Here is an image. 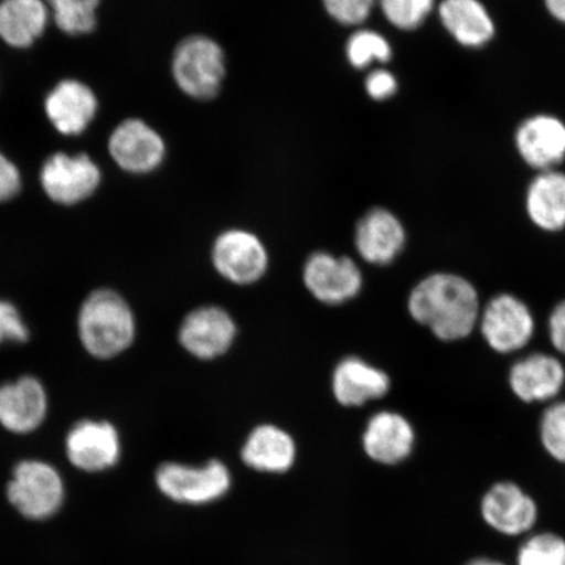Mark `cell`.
Listing matches in <instances>:
<instances>
[{
	"label": "cell",
	"mask_w": 565,
	"mask_h": 565,
	"mask_svg": "<svg viewBox=\"0 0 565 565\" xmlns=\"http://www.w3.org/2000/svg\"><path fill=\"white\" fill-rule=\"evenodd\" d=\"M482 308L476 286L451 273L427 275L407 298L409 318L444 343L463 341L476 333Z\"/></svg>",
	"instance_id": "cell-1"
},
{
	"label": "cell",
	"mask_w": 565,
	"mask_h": 565,
	"mask_svg": "<svg viewBox=\"0 0 565 565\" xmlns=\"http://www.w3.org/2000/svg\"><path fill=\"white\" fill-rule=\"evenodd\" d=\"M136 329L129 303L111 289H98L82 303L77 330L83 348L94 358L110 359L129 349Z\"/></svg>",
	"instance_id": "cell-2"
},
{
	"label": "cell",
	"mask_w": 565,
	"mask_h": 565,
	"mask_svg": "<svg viewBox=\"0 0 565 565\" xmlns=\"http://www.w3.org/2000/svg\"><path fill=\"white\" fill-rule=\"evenodd\" d=\"M478 331L499 355H519L533 341L535 320L525 301L511 294H499L484 303Z\"/></svg>",
	"instance_id": "cell-3"
},
{
	"label": "cell",
	"mask_w": 565,
	"mask_h": 565,
	"mask_svg": "<svg viewBox=\"0 0 565 565\" xmlns=\"http://www.w3.org/2000/svg\"><path fill=\"white\" fill-rule=\"evenodd\" d=\"M7 498L28 520L51 519L65 500V484L51 463L30 459L15 466L7 486Z\"/></svg>",
	"instance_id": "cell-4"
},
{
	"label": "cell",
	"mask_w": 565,
	"mask_h": 565,
	"mask_svg": "<svg viewBox=\"0 0 565 565\" xmlns=\"http://www.w3.org/2000/svg\"><path fill=\"white\" fill-rule=\"evenodd\" d=\"M173 76L186 95L210 100L221 90L225 76L222 47L203 35L183 40L175 49Z\"/></svg>",
	"instance_id": "cell-5"
},
{
	"label": "cell",
	"mask_w": 565,
	"mask_h": 565,
	"mask_svg": "<svg viewBox=\"0 0 565 565\" xmlns=\"http://www.w3.org/2000/svg\"><path fill=\"white\" fill-rule=\"evenodd\" d=\"M157 484L175 503L201 505L221 499L228 492L231 475L227 466L216 459L202 468L168 462L158 469Z\"/></svg>",
	"instance_id": "cell-6"
},
{
	"label": "cell",
	"mask_w": 565,
	"mask_h": 565,
	"mask_svg": "<svg viewBox=\"0 0 565 565\" xmlns=\"http://www.w3.org/2000/svg\"><path fill=\"white\" fill-rule=\"evenodd\" d=\"M508 385L525 405H548L565 388V364L556 353L522 351L508 372Z\"/></svg>",
	"instance_id": "cell-7"
},
{
	"label": "cell",
	"mask_w": 565,
	"mask_h": 565,
	"mask_svg": "<svg viewBox=\"0 0 565 565\" xmlns=\"http://www.w3.org/2000/svg\"><path fill=\"white\" fill-rule=\"evenodd\" d=\"M480 513L489 525L500 534L522 535L539 520V505L524 487L514 480H498L483 492Z\"/></svg>",
	"instance_id": "cell-8"
},
{
	"label": "cell",
	"mask_w": 565,
	"mask_h": 565,
	"mask_svg": "<svg viewBox=\"0 0 565 565\" xmlns=\"http://www.w3.org/2000/svg\"><path fill=\"white\" fill-rule=\"evenodd\" d=\"M102 172L87 154L55 153L41 169V183L55 203L73 206L86 201L100 185Z\"/></svg>",
	"instance_id": "cell-9"
},
{
	"label": "cell",
	"mask_w": 565,
	"mask_h": 565,
	"mask_svg": "<svg viewBox=\"0 0 565 565\" xmlns=\"http://www.w3.org/2000/svg\"><path fill=\"white\" fill-rule=\"evenodd\" d=\"M303 282L318 301L339 306L349 301L363 287V275L349 257H335L327 252L312 254L303 266Z\"/></svg>",
	"instance_id": "cell-10"
},
{
	"label": "cell",
	"mask_w": 565,
	"mask_h": 565,
	"mask_svg": "<svg viewBox=\"0 0 565 565\" xmlns=\"http://www.w3.org/2000/svg\"><path fill=\"white\" fill-rule=\"evenodd\" d=\"M212 263L223 278L235 285H253L264 277L268 256L263 242L253 233L232 230L216 238Z\"/></svg>",
	"instance_id": "cell-11"
},
{
	"label": "cell",
	"mask_w": 565,
	"mask_h": 565,
	"mask_svg": "<svg viewBox=\"0 0 565 565\" xmlns=\"http://www.w3.org/2000/svg\"><path fill=\"white\" fill-rule=\"evenodd\" d=\"M407 244L405 224L391 210L373 209L356 225V249L373 266H393L405 253Z\"/></svg>",
	"instance_id": "cell-12"
},
{
	"label": "cell",
	"mask_w": 565,
	"mask_h": 565,
	"mask_svg": "<svg viewBox=\"0 0 565 565\" xmlns=\"http://www.w3.org/2000/svg\"><path fill=\"white\" fill-rule=\"evenodd\" d=\"M416 440L418 435L412 420L392 408L374 414L363 436L365 454L385 466H397L412 458Z\"/></svg>",
	"instance_id": "cell-13"
},
{
	"label": "cell",
	"mask_w": 565,
	"mask_h": 565,
	"mask_svg": "<svg viewBox=\"0 0 565 565\" xmlns=\"http://www.w3.org/2000/svg\"><path fill=\"white\" fill-rule=\"evenodd\" d=\"M237 333L233 318L221 307H202L190 312L180 329V343L193 356L212 360L231 349Z\"/></svg>",
	"instance_id": "cell-14"
},
{
	"label": "cell",
	"mask_w": 565,
	"mask_h": 565,
	"mask_svg": "<svg viewBox=\"0 0 565 565\" xmlns=\"http://www.w3.org/2000/svg\"><path fill=\"white\" fill-rule=\"evenodd\" d=\"M520 158L535 171H553L565 160V124L553 115L525 119L514 134Z\"/></svg>",
	"instance_id": "cell-15"
},
{
	"label": "cell",
	"mask_w": 565,
	"mask_h": 565,
	"mask_svg": "<svg viewBox=\"0 0 565 565\" xmlns=\"http://www.w3.org/2000/svg\"><path fill=\"white\" fill-rule=\"evenodd\" d=\"M66 454L70 462L82 471L108 470L121 456L118 430L108 422L76 423L66 437Z\"/></svg>",
	"instance_id": "cell-16"
},
{
	"label": "cell",
	"mask_w": 565,
	"mask_h": 565,
	"mask_svg": "<svg viewBox=\"0 0 565 565\" xmlns=\"http://www.w3.org/2000/svg\"><path fill=\"white\" fill-rule=\"evenodd\" d=\"M109 152L124 171L143 174L154 171L164 160L166 145L152 127L140 119H127L113 131Z\"/></svg>",
	"instance_id": "cell-17"
},
{
	"label": "cell",
	"mask_w": 565,
	"mask_h": 565,
	"mask_svg": "<svg viewBox=\"0 0 565 565\" xmlns=\"http://www.w3.org/2000/svg\"><path fill=\"white\" fill-rule=\"evenodd\" d=\"M46 413L47 395L38 379L24 376L0 386V424L10 433H33Z\"/></svg>",
	"instance_id": "cell-18"
},
{
	"label": "cell",
	"mask_w": 565,
	"mask_h": 565,
	"mask_svg": "<svg viewBox=\"0 0 565 565\" xmlns=\"http://www.w3.org/2000/svg\"><path fill=\"white\" fill-rule=\"evenodd\" d=\"M392 388L391 374L356 356L343 359L333 374L334 397L345 407L363 406L366 402L383 399L391 394Z\"/></svg>",
	"instance_id": "cell-19"
},
{
	"label": "cell",
	"mask_w": 565,
	"mask_h": 565,
	"mask_svg": "<svg viewBox=\"0 0 565 565\" xmlns=\"http://www.w3.org/2000/svg\"><path fill=\"white\" fill-rule=\"evenodd\" d=\"M45 111L63 136H81L96 117L97 98L86 84L63 81L47 95Z\"/></svg>",
	"instance_id": "cell-20"
},
{
	"label": "cell",
	"mask_w": 565,
	"mask_h": 565,
	"mask_svg": "<svg viewBox=\"0 0 565 565\" xmlns=\"http://www.w3.org/2000/svg\"><path fill=\"white\" fill-rule=\"evenodd\" d=\"M524 211L534 228L547 235L565 232V173L553 169L536 174L526 188Z\"/></svg>",
	"instance_id": "cell-21"
},
{
	"label": "cell",
	"mask_w": 565,
	"mask_h": 565,
	"mask_svg": "<svg viewBox=\"0 0 565 565\" xmlns=\"http://www.w3.org/2000/svg\"><path fill=\"white\" fill-rule=\"evenodd\" d=\"M439 17L445 30L463 47H483L497 33L491 13L480 0H441Z\"/></svg>",
	"instance_id": "cell-22"
},
{
	"label": "cell",
	"mask_w": 565,
	"mask_h": 565,
	"mask_svg": "<svg viewBox=\"0 0 565 565\" xmlns=\"http://www.w3.org/2000/svg\"><path fill=\"white\" fill-rule=\"evenodd\" d=\"M242 456L244 462L254 470L286 472L295 462V441L285 429L265 424L247 437Z\"/></svg>",
	"instance_id": "cell-23"
},
{
	"label": "cell",
	"mask_w": 565,
	"mask_h": 565,
	"mask_svg": "<svg viewBox=\"0 0 565 565\" xmlns=\"http://www.w3.org/2000/svg\"><path fill=\"white\" fill-rule=\"evenodd\" d=\"M49 11L44 0H0V39L17 49L32 46L46 30Z\"/></svg>",
	"instance_id": "cell-24"
},
{
	"label": "cell",
	"mask_w": 565,
	"mask_h": 565,
	"mask_svg": "<svg viewBox=\"0 0 565 565\" xmlns=\"http://www.w3.org/2000/svg\"><path fill=\"white\" fill-rule=\"evenodd\" d=\"M53 11L55 24L70 35L87 34L95 30L96 11L100 0H44Z\"/></svg>",
	"instance_id": "cell-25"
},
{
	"label": "cell",
	"mask_w": 565,
	"mask_h": 565,
	"mask_svg": "<svg viewBox=\"0 0 565 565\" xmlns=\"http://www.w3.org/2000/svg\"><path fill=\"white\" fill-rule=\"evenodd\" d=\"M539 430L547 456L565 466V398L551 402L543 408Z\"/></svg>",
	"instance_id": "cell-26"
},
{
	"label": "cell",
	"mask_w": 565,
	"mask_h": 565,
	"mask_svg": "<svg viewBox=\"0 0 565 565\" xmlns=\"http://www.w3.org/2000/svg\"><path fill=\"white\" fill-rule=\"evenodd\" d=\"M518 565H565V540L555 533H539L522 543Z\"/></svg>",
	"instance_id": "cell-27"
},
{
	"label": "cell",
	"mask_w": 565,
	"mask_h": 565,
	"mask_svg": "<svg viewBox=\"0 0 565 565\" xmlns=\"http://www.w3.org/2000/svg\"><path fill=\"white\" fill-rule=\"evenodd\" d=\"M348 55L353 67L365 68L374 61H391L392 47L384 35L373 31H359L349 40Z\"/></svg>",
	"instance_id": "cell-28"
},
{
	"label": "cell",
	"mask_w": 565,
	"mask_h": 565,
	"mask_svg": "<svg viewBox=\"0 0 565 565\" xmlns=\"http://www.w3.org/2000/svg\"><path fill=\"white\" fill-rule=\"evenodd\" d=\"M388 23L402 31H415L433 12L435 0H380Z\"/></svg>",
	"instance_id": "cell-29"
},
{
	"label": "cell",
	"mask_w": 565,
	"mask_h": 565,
	"mask_svg": "<svg viewBox=\"0 0 565 565\" xmlns=\"http://www.w3.org/2000/svg\"><path fill=\"white\" fill-rule=\"evenodd\" d=\"M376 0H323L328 12L339 23L358 25L370 18Z\"/></svg>",
	"instance_id": "cell-30"
},
{
	"label": "cell",
	"mask_w": 565,
	"mask_h": 565,
	"mask_svg": "<svg viewBox=\"0 0 565 565\" xmlns=\"http://www.w3.org/2000/svg\"><path fill=\"white\" fill-rule=\"evenodd\" d=\"M30 338L19 310L9 301L0 300V344L4 342L24 343Z\"/></svg>",
	"instance_id": "cell-31"
},
{
	"label": "cell",
	"mask_w": 565,
	"mask_h": 565,
	"mask_svg": "<svg viewBox=\"0 0 565 565\" xmlns=\"http://www.w3.org/2000/svg\"><path fill=\"white\" fill-rule=\"evenodd\" d=\"M547 334L551 348L565 360V299L557 302L547 318Z\"/></svg>",
	"instance_id": "cell-32"
},
{
	"label": "cell",
	"mask_w": 565,
	"mask_h": 565,
	"mask_svg": "<svg viewBox=\"0 0 565 565\" xmlns=\"http://www.w3.org/2000/svg\"><path fill=\"white\" fill-rule=\"evenodd\" d=\"M365 88L373 100L383 102L395 95L398 82L391 71L376 70L366 77Z\"/></svg>",
	"instance_id": "cell-33"
},
{
	"label": "cell",
	"mask_w": 565,
	"mask_h": 565,
	"mask_svg": "<svg viewBox=\"0 0 565 565\" xmlns=\"http://www.w3.org/2000/svg\"><path fill=\"white\" fill-rule=\"evenodd\" d=\"M21 189V175L13 162L0 152V203L15 198Z\"/></svg>",
	"instance_id": "cell-34"
},
{
	"label": "cell",
	"mask_w": 565,
	"mask_h": 565,
	"mask_svg": "<svg viewBox=\"0 0 565 565\" xmlns=\"http://www.w3.org/2000/svg\"><path fill=\"white\" fill-rule=\"evenodd\" d=\"M545 6L551 17L565 24V0H545Z\"/></svg>",
	"instance_id": "cell-35"
},
{
	"label": "cell",
	"mask_w": 565,
	"mask_h": 565,
	"mask_svg": "<svg viewBox=\"0 0 565 565\" xmlns=\"http://www.w3.org/2000/svg\"><path fill=\"white\" fill-rule=\"evenodd\" d=\"M465 565H505L504 563L490 559V557H476V559H472Z\"/></svg>",
	"instance_id": "cell-36"
},
{
	"label": "cell",
	"mask_w": 565,
	"mask_h": 565,
	"mask_svg": "<svg viewBox=\"0 0 565 565\" xmlns=\"http://www.w3.org/2000/svg\"><path fill=\"white\" fill-rule=\"evenodd\" d=\"M564 364H565V360H563Z\"/></svg>",
	"instance_id": "cell-37"
}]
</instances>
